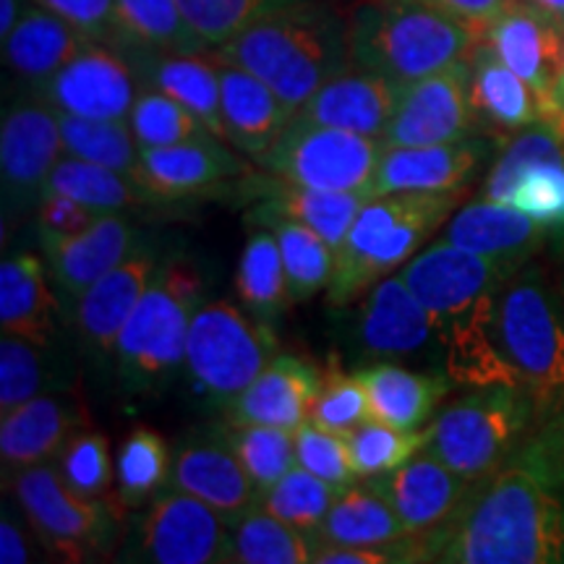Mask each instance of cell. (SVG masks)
Here are the masks:
<instances>
[{
  "label": "cell",
  "instance_id": "obj_1",
  "mask_svg": "<svg viewBox=\"0 0 564 564\" xmlns=\"http://www.w3.org/2000/svg\"><path fill=\"white\" fill-rule=\"evenodd\" d=\"M560 481L525 457H514L476 481L460 510L426 533L432 562L562 564L564 494Z\"/></svg>",
  "mask_w": 564,
  "mask_h": 564
},
{
  "label": "cell",
  "instance_id": "obj_2",
  "mask_svg": "<svg viewBox=\"0 0 564 564\" xmlns=\"http://www.w3.org/2000/svg\"><path fill=\"white\" fill-rule=\"evenodd\" d=\"M215 53L270 84L295 112L350 66L348 13L322 0H278Z\"/></svg>",
  "mask_w": 564,
  "mask_h": 564
},
{
  "label": "cell",
  "instance_id": "obj_3",
  "mask_svg": "<svg viewBox=\"0 0 564 564\" xmlns=\"http://www.w3.org/2000/svg\"><path fill=\"white\" fill-rule=\"evenodd\" d=\"M348 40L352 66L403 87L468 58L481 34L429 0H356Z\"/></svg>",
  "mask_w": 564,
  "mask_h": 564
},
{
  "label": "cell",
  "instance_id": "obj_4",
  "mask_svg": "<svg viewBox=\"0 0 564 564\" xmlns=\"http://www.w3.org/2000/svg\"><path fill=\"white\" fill-rule=\"evenodd\" d=\"M463 192H403L369 196L337 251L335 278L327 288L333 306L358 301L387 272L421 249L453 215Z\"/></svg>",
  "mask_w": 564,
  "mask_h": 564
},
{
  "label": "cell",
  "instance_id": "obj_5",
  "mask_svg": "<svg viewBox=\"0 0 564 564\" xmlns=\"http://www.w3.org/2000/svg\"><path fill=\"white\" fill-rule=\"evenodd\" d=\"M499 337L535 413L564 408V293L523 267L499 293Z\"/></svg>",
  "mask_w": 564,
  "mask_h": 564
},
{
  "label": "cell",
  "instance_id": "obj_6",
  "mask_svg": "<svg viewBox=\"0 0 564 564\" xmlns=\"http://www.w3.org/2000/svg\"><path fill=\"white\" fill-rule=\"evenodd\" d=\"M202 274L188 262L158 267L116 343L118 371L131 390L165 382L186 364L188 324L202 306Z\"/></svg>",
  "mask_w": 564,
  "mask_h": 564
},
{
  "label": "cell",
  "instance_id": "obj_7",
  "mask_svg": "<svg viewBox=\"0 0 564 564\" xmlns=\"http://www.w3.org/2000/svg\"><path fill=\"white\" fill-rule=\"evenodd\" d=\"M533 413L535 408L523 390L486 387L436 415L426 447L465 481H484L512 460Z\"/></svg>",
  "mask_w": 564,
  "mask_h": 564
},
{
  "label": "cell",
  "instance_id": "obj_8",
  "mask_svg": "<svg viewBox=\"0 0 564 564\" xmlns=\"http://www.w3.org/2000/svg\"><path fill=\"white\" fill-rule=\"evenodd\" d=\"M280 352L267 324L230 301H207L196 308L186 337V371L196 390L215 400L241 394Z\"/></svg>",
  "mask_w": 564,
  "mask_h": 564
},
{
  "label": "cell",
  "instance_id": "obj_9",
  "mask_svg": "<svg viewBox=\"0 0 564 564\" xmlns=\"http://www.w3.org/2000/svg\"><path fill=\"white\" fill-rule=\"evenodd\" d=\"M382 152V139L291 118L259 165L299 186L369 196Z\"/></svg>",
  "mask_w": 564,
  "mask_h": 564
},
{
  "label": "cell",
  "instance_id": "obj_10",
  "mask_svg": "<svg viewBox=\"0 0 564 564\" xmlns=\"http://www.w3.org/2000/svg\"><path fill=\"white\" fill-rule=\"evenodd\" d=\"M13 497L40 544L66 562L91 560L116 531V499L95 502L79 497L51 463L19 470Z\"/></svg>",
  "mask_w": 564,
  "mask_h": 564
},
{
  "label": "cell",
  "instance_id": "obj_11",
  "mask_svg": "<svg viewBox=\"0 0 564 564\" xmlns=\"http://www.w3.org/2000/svg\"><path fill=\"white\" fill-rule=\"evenodd\" d=\"M63 154L58 110L30 89L3 112L0 126V178L3 220L37 207L42 188Z\"/></svg>",
  "mask_w": 564,
  "mask_h": 564
},
{
  "label": "cell",
  "instance_id": "obj_12",
  "mask_svg": "<svg viewBox=\"0 0 564 564\" xmlns=\"http://www.w3.org/2000/svg\"><path fill=\"white\" fill-rule=\"evenodd\" d=\"M129 560L154 564L228 562L230 523L192 494L160 491L141 514Z\"/></svg>",
  "mask_w": 564,
  "mask_h": 564
},
{
  "label": "cell",
  "instance_id": "obj_13",
  "mask_svg": "<svg viewBox=\"0 0 564 564\" xmlns=\"http://www.w3.org/2000/svg\"><path fill=\"white\" fill-rule=\"evenodd\" d=\"M470 105V61L436 70L400 87V100L384 131V147H426L476 137Z\"/></svg>",
  "mask_w": 564,
  "mask_h": 564
},
{
  "label": "cell",
  "instance_id": "obj_14",
  "mask_svg": "<svg viewBox=\"0 0 564 564\" xmlns=\"http://www.w3.org/2000/svg\"><path fill=\"white\" fill-rule=\"evenodd\" d=\"M34 91L58 112L100 121H129L141 79L121 47L89 40L58 74Z\"/></svg>",
  "mask_w": 564,
  "mask_h": 564
},
{
  "label": "cell",
  "instance_id": "obj_15",
  "mask_svg": "<svg viewBox=\"0 0 564 564\" xmlns=\"http://www.w3.org/2000/svg\"><path fill=\"white\" fill-rule=\"evenodd\" d=\"M400 278L432 316L440 335L449 322L474 308L484 295L499 291L510 274L489 259L465 251L444 238L413 257Z\"/></svg>",
  "mask_w": 564,
  "mask_h": 564
},
{
  "label": "cell",
  "instance_id": "obj_16",
  "mask_svg": "<svg viewBox=\"0 0 564 564\" xmlns=\"http://www.w3.org/2000/svg\"><path fill=\"white\" fill-rule=\"evenodd\" d=\"M47 272L63 312H74L84 293L137 249V228L121 212H108L91 228L76 236L40 232Z\"/></svg>",
  "mask_w": 564,
  "mask_h": 564
},
{
  "label": "cell",
  "instance_id": "obj_17",
  "mask_svg": "<svg viewBox=\"0 0 564 564\" xmlns=\"http://www.w3.org/2000/svg\"><path fill=\"white\" fill-rule=\"evenodd\" d=\"M89 423L91 419L79 390L40 392L11 413H3L0 457L6 481L19 470L55 460L70 436L89 429Z\"/></svg>",
  "mask_w": 564,
  "mask_h": 564
},
{
  "label": "cell",
  "instance_id": "obj_18",
  "mask_svg": "<svg viewBox=\"0 0 564 564\" xmlns=\"http://www.w3.org/2000/svg\"><path fill=\"white\" fill-rule=\"evenodd\" d=\"M171 489L186 491L232 525L259 505V491L220 429L192 434L173 455Z\"/></svg>",
  "mask_w": 564,
  "mask_h": 564
},
{
  "label": "cell",
  "instance_id": "obj_19",
  "mask_svg": "<svg viewBox=\"0 0 564 564\" xmlns=\"http://www.w3.org/2000/svg\"><path fill=\"white\" fill-rule=\"evenodd\" d=\"M481 40L539 91L544 102V121L556 84L564 70V30L546 13L535 11L525 0H514L489 26Z\"/></svg>",
  "mask_w": 564,
  "mask_h": 564
},
{
  "label": "cell",
  "instance_id": "obj_20",
  "mask_svg": "<svg viewBox=\"0 0 564 564\" xmlns=\"http://www.w3.org/2000/svg\"><path fill=\"white\" fill-rule=\"evenodd\" d=\"M491 154V141L468 137L426 147H384L369 196L403 192H463Z\"/></svg>",
  "mask_w": 564,
  "mask_h": 564
},
{
  "label": "cell",
  "instance_id": "obj_21",
  "mask_svg": "<svg viewBox=\"0 0 564 564\" xmlns=\"http://www.w3.org/2000/svg\"><path fill=\"white\" fill-rule=\"evenodd\" d=\"M400 100V84L373 70L350 66L333 76L293 112L303 123L329 126L361 133V137L384 139L394 108Z\"/></svg>",
  "mask_w": 564,
  "mask_h": 564
},
{
  "label": "cell",
  "instance_id": "obj_22",
  "mask_svg": "<svg viewBox=\"0 0 564 564\" xmlns=\"http://www.w3.org/2000/svg\"><path fill=\"white\" fill-rule=\"evenodd\" d=\"M499 293L502 288L484 295L474 308L457 316L436 335L444 345L447 356L444 366L453 384L474 387V390H486V387L523 390L499 337Z\"/></svg>",
  "mask_w": 564,
  "mask_h": 564
},
{
  "label": "cell",
  "instance_id": "obj_23",
  "mask_svg": "<svg viewBox=\"0 0 564 564\" xmlns=\"http://www.w3.org/2000/svg\"><path fill=\"white\" fill-rule=\"evenodd\" d=\"M324 371L314 361L278 352L241 394L228 400V423H262L295 432L312 415V405L322 390Z\"/></svg>",
  "mask_w": 564,
  "mask_h": 564
},
{
  "label": "cell",
  "instance_id": "obj_24",
  "mask_svg": "<svg viewBox=\"0 0 564 564\" xmlns=\"http://www.w3.org/2000/svg\"><path fill=\"white\" fill-rule=\"evenodd\" d=\"M400 514L408 533L440 531L460 510L474 484L457 476L432 449L423 447L405 465L373 481Z\"/></svg>",
  "mask_w": 564,
  "mask_h": 564
},
{
  "label": "cell",
  "instance_id": "obj_25",
  "mask_svg": "<svg viewBox=\"0 0 564 564\" xmlns=\"http://www.w3.org/2000/svg\"><path fill=\"white\" fill-rule=\"evenodd\" d=\"M158 267L160 262L150 246L139 243L121 264L112 267L82 295L70 316L84 348L97 356L116 352L118 335L150 288Z\"/></svg>",
  "mask_w": 564,
  "mask_h": 564
},
{
  "label": "cell",
  "instance_id": "obj_26",
  "mask_svg": "<svg viewBox=\"0 0 564 564\" xmlns=\"http://www.w3.org/2000/svg\"><path fill=\"white\" fill-rule=\"evenodd\" d=\"M249 173L228 141L209 137L171 147H141L139 186L150 196L183 199Z\"/></svg>",
  "mask_w": 564,
  "mask_h": 564
},
{
  "label": "cell",
  "instance_id": "obj_27",
  "mask_svg": "<svg viewBox=\"0 0 564 564\" xmlns=\"http://www.w3.org/2000/svg\"><path fill=\"white\" fill-rule=\"evenodd\" d=\"M444 238L489 259L512 278L541 249L546 228L512 204L481 199L457 212Z\"/></svg>",
  "mask_w": 564,
  "mask_h": 564
},
{
  "label": "cell",
  "instance_id": "obj_28",
  "mask_svg": "<svg viewBox=\"0 0 564 564\" xmlns=\"http://www.w3.org/2000/svg\"><path fill=\"white\" fill-rule=\"evenodd\" d=\"M139 74L141 87H152L175 97L196 112L217 139L228 141L220 108V70L215 51L173 53L150 47H121Z\"/></svg>",
  "mask_w": 564,
  "mask_h": 564
},
{
  "label": "cell",
  "instance_id": "obj_29",
  "mask_svg": "<svg viewBox=\"0 0 564 564\" xmlns=\"http://www.w3.org/2000/svg\"><path fill=\"white\" fill-rule=\"evenodd\" d=\"M215 58L220 70V108L228 144L259 160L291 121L293 110L251 70L220 58L217 53Z\"/></svg>",
  "mask_w": 564,
  "mask_h": 564
},
{
  "label": "cell",
  "instance_id": "obj_30",
  "mask_svg": "<svg viewBox=\"0 0 564 564\" xmlns=\"http://www.w3.org/2000/svg\"><path fill=\"white\" fill-rule=\"evenodd\" d=\"M470 61V105L478 129L489 137L523 131L544 123V102L539 91L518 76L484 40L468 55Z\"/></svg>",
  "mask_w": 564,
  "mask_h": 564
},
{
  "label": "cell",
  "instance_id": "obj_31",
  "mask_svg": "<svg viewBox=\"0 0 564 564\" xmlns=\"http://www.w3.org/2000/svg\"><path fill=\"white\" fill-rule=\"evenodd\" d=\"M47 262L37 253L21 251L0 264V324L3 333L26 337L40 348H51L58 333L55 314L58 293L51 288Z\"/></svg>",
  "mask_w": 564,
  "mask_h": 564
},
{
  "label": "cell",
  "instance_id": "obj_32",
  "mask_svg": "<svg viewBox=\"0 0 564 564\" xmlns=\"http://www.w3.org/2000/svg\"><path fill=\"white\" fill-rule=\"evenodd\" d=\"M87 42V34L32 0L13 32L3 40V61L21 82L30 84V89H37Z\"/></svg>",
  "mask_w": 564,
  "mask_h": 564
},
{
  "label": "cell",
  "instance_id": "obj_33",
  "mask_svg": "<svg viewBox=\"0 0 564 564\" xmlns=\"http://www.w3.org/2000/svg\"><path fill=\"white\" fill-rule=\"evenodd\" d=\"M358 335L364 350L371 356H405L421 350L436 329L432 316L398 274L379 282L371 291Z\"/></svg>",
  "mask_w": 564,
  "mask_h": 564
},
{
  "label": "cell",
  "instance_id": "obj_34",
  "mask_svg": "<svg viewBox=\"0 0 564 564\" xmlns=\"http://www.w3.org/2000/svg\"><path fill=\"white\" fill-rule=\"evenodd\" d=\"M369 394L371 419L390 423L398 429H423V423L434 419L444 394L453 390V379L434 377V373H415L403 366L379 364L358 371Z\"/></svg>",
  "mask_w": 564,
  "mask_h": 564
},
{
  "label": "cell",
  "instance_id": "obj_35",
  "mask_svg": "<svg viewBox=\"0 0 564 564\" xmlns=\"http://www.w3.org/2000/svg\"><path fill=\"white\" fill-rule=\"evenodd\" d=\"M408 528L377 486H345L333 510L312 533L314 546H387L405 539Z\"/></svg>",
  "mask_w": 564,
  "mask_h": 564
},
{
  "label": "cell",
  "instance_id": "obj_36",
  "mask_svg": "<svg viewBox=\"0 0 564 564\" xmlns=\"http://www.w3.org/2000/svg\"><path fill=\"white\" fill-rule=\"evenodd\" d=\"M249 223L270 228L274 238H278L293 303H303L319 295L322 291H327L329 282L335 278L337 253L319 232L262 209H253L249 215Z\"/></svg>",
  "mask_w": 564,
  "mask_h": 564
},
{
  "label": "cell",
  "instance_id": "obj_37",
  "mask_svg": "<svg viewBox=\"0 0 564 564\" xmlns=\"http://www.w3.org/2000/svg\"><path fill=\"white\" fill-rule=\"evenodd\" d=\"M236 293L246 312L267 324H274L293 306L278 238L270 228L253 230L246 238L236 270Z\"/></svg>",
  "mask_w": 564,
  "mask_h": 564
},
{
  "label": "cell",
  "instance_id": "obj_38",
  "mask_svg": "<svg viewBox=\"0 0 564 564\" xmlns=\"http://www.w3.org/2000/svg\"><path fill=\"white\" fill-rule=\"evenodd\" d=\"M369 196L352 192H322V188L299 186V183L280 181L274 183L267 199L257 209L272 212V215L288 217L306 228L319 232V236L333 246L335 253L348 238L350 225L356 220L358 209Z\"/></svg>",
  "mask_w": 564,
  "mask_h": 564
},
{
  "label": "cell",
  "instance_id": "obj_39",
  "mask_svg": "<svg viewBox=\"0 0 564 564\" xmlns=\"http://www.w3.org/2000/svg\"><path fill=\"white\" fill-rule=\"evenodd\" d=\"M112 45L209 53V47L186 24L175 0H116V40Z\"/></svg>",
  "mask_w": 564,
  "mask_h": 564
},
{
  "label": "cell",
  "instance_id": "obj_40",
  "mask_svg": "<svg viewBox=\"0 0 564 564\" xmlns=\"http://www.w3.org/2000/svg\"><path fill=\"white\" fill-rule=\"evenodd\" d=\"M314 539L274 518L262 505L230 525L228 562L238 564H308L314 562Z\"/></svg>",
  "mask_w": 564,
  "mask_h": 564
},
{
  "label": "cell",
  "instance_id": "obj_41",
  "mask_svg": "<svg viewBox=\"0 0 564 564\" xmlns=\"http://www.w3.org/2000/svg\"><path fill=\"white\" fill-rule=\"evenodd\" d=\"M51 194L68 196V199L87 204V207L102 212V215H108V212H126L150 196L129 175L95 165V162L68 158V154L55 162L51 175H47L42 196Z\"/></svg>",
  "mask_w": 564,
  "mask_h": 564
},
{
  "label": "cell",
  "instance_id": "obj_42",
  "mask_svg": "<svg viewBox=\"0 0 564 564\" xmlns=\"http://www.w3.org/2000/svg\"><path fill=\"white\" fill-rule=\"evenodd\" d=\"M63 154L110 167L139 183L141 147L129 121H100L58 112Z\"/></svg>",
  "mask_w": 564,
  "mask_h": 564
},
{
  "label": "cell",
  "instance_id": "obj_43",
  "mask_svg": "<svg viewBox=\"0 0 564 564\" xmlns=\"http://www.w3.org/2000/svg\"><path fill=\"white\" fill-rule=\"evenodd\" d=\"M171 468L167 442L150 426H133L121 442L116 460L118 505L131 510L150 505L165 486H171Z\"/></svg>",
  "mask_w": 564,
  "mask_h": 564
},
{
  "label": "cell",
  "instance_id": "obj_44",
  "mask_svg": "<svg viewBox=\"0 0 564 564\" xmlns=\"http://www.w3.org/2000/svg\"><path fill=\"white\" fill-rule=\"evenodd\" d=\"M220 432L257 486L259 499L295 465V436L288 429L262 426V423H225Z\"/></svg>",
  "mask_w": 564,
  "mask_h": 564
},
{
  "label": "cell",
  "instance_id": "obj_45",
  "mask_svg": "<svg viewBox=\"0 0 564 564\" xmlns=\"http://www.w3.org/2000/svg\"><path fill=\"white\" fill-rule=\"evenodd\" d=\"M129 126L139 147H171L215 137L196 112L152 87H141L129 112Z\"/></svg>",
  "mask_w": 564,
  "mask_h": 564
},
{
  "label": "cell",
  "instance_id": "obj_46",
  "mask_svg": "<svg viewBox=\"0 0 564 564\" xmlns=\"http://www.w3.org/2000/svg\"><path fill=\"white\" fill-rule=\"evenodd\" d=\"M337 494L335 484L324 481V478L314 476L312 470L301 468L299 463L272 486L270 491L259 499V505L274 518L285 520L299 528L303 533H314L316 528L324 523L329 510H333Z\"/></svg>",
  "mask_w": 564,
  "mask_h": 564
},
{
  "label": "cell",
  "instance_id": "obj_47",
  "mask_svg": "<svg viewBox=\"0 0 564 564\" xmlns=\"http://www.w3.org/2000/svg\"><path fill=\"white\" fill-rule=\"evenodd\" d=\"M358 478H379L398 470L429 444V429H398L369 419L348 434Z\"/></svg>",
  "mask_w": 564,
  "mask_h": 564
},
{
  "label": "cell",
  "instance_id": "obj_48",
  "mask_svg": "<svg viewBox=\"0 0 564 564\" xmlns=\"http://www.w3.org/2000/svg\"><path fill=\"white\" fill-rule=\"evenodd\" d=\"M564 158V139L549 123H535L528 129L518 131L507 139L505 150L499 152L497 162L491 165L489 175L484 183L481 199L489 202H510V194L528 167L544 160H562Z\"/></svg>",
  "mask_w": 564,
  "mask_h": 564
},
{
  "label": "cell",
  "instance_id": "obj_49",
  "mask_svg": "<svg viewBox=\"0 0 564 564\" xmlns=\"http://www.w3.org/2000/svg\"><path fill=\"white\" fill-rule=\"evenodd\" d=\"M58 470L70 489L84 499L105 502L112 499L116 484V465H112L110 440L100 432L82 429L68 440L58 455Z\"/></svg>",
  "mask_w": 564,
  "mask_h": 564
},
{
  "label": "cell",
  "instance_id": "obj_50",
  "mask_svg": "<svg viewBox=\"0 0 564 564\" xmlns=\"http://www.w3.org/2000/svg\"><path fill=\"white\" fill-rule=\"evenodd\" d=\"M371 419L369 394L358 373H345L337 361H329L324 369L322 390L316 394L308 421L327 432L348 436L361 423Z\"/></svg>",
  "mask_w": 564,
  "mask_h": 564
},
{
  "label": "cell",
  "instance_id": "obj_51",
  "mask_svg": "<svg viewBox=\"0 0 564 564\" xmlns=\"http://www.w3.org/2000/svg\"><path fill=\"white\" fill-rule=\"evenodd\" d=\"M175 3L196 37L209 51H217L278 0H175Z\"/></svg>",
  "mask_w": 564,
  "mask_h": 564
},
{
  "label": "cell",
  "instance_id": "obj_52",
  "mask_svg": "<svg viewBox=\"0 0 564 564\" xmlns=\"http://www.w3.org/2000/svg\"><path fill=\"white\" fill-rule=\"evenodd\" d=\"M37 343L3 333L0 340V413H11L45 384V358Z\"/></svg>",
  "mask_w": 564,
  "mask_h": 564
},
{
  "label": "cell",
  "instance_id": "obj_53",
  "mask_svg": "<svg viewBox=\"0 0 564 564\" xmlns=\"http://www.w3.org/2000/svg\"><path fill=\"white\" fill-rule=\"evenodd\" d=\"M295 436V463L301 468L312 470L314 476L324 481L335 484L337 489H345L356 481V465H352L348 436L327 432V429L316 426L306 421L293 432Z\"/></svg>",
  "mask_w": 564,
  "mask_h": 564
},
{
  "label": "cell",
  "instance_id": "obj_54",
  "mask_svg": "<svg viewBox=\"0 0 564 564\" xmlns=\"http://www.w3.org/2000/svg\"><path fill=\"white\" fill-rule=\"evenodd\" d=\"M544 228L564 230V158L535 162L514 183L510 202Z\"/></svg>",
  "mask_w": 564,
  "mask_h": 564
},
{
  "label": "cell",
  "instance_id": "obj_55",
  "mask_svg": "<svg viewBox=\"0 0 564 564\" xmlns=\"http://www.w3.org/2000/svg\"><path fill=\"white\" fill-rule=\"evenodd\" d=\"M34 3L58 13L89 40H116V0H34Z\"/></svg>",
  "mask_w": 564,
  "mask_h": 564
},
{
  "label": "cell",
  "instance_id": "obj_56",
  "mask_svg": "<svg viewBox=\"0 0 564 564\" xmlns=\"http://www.w3.org/2000/svg\"><path fill=\"white\" fill-rule=\"evenodd\" d=\"M34 209H37V230L55 232V236H76V232L91 228L102 217V212L58 194L42 196Z\"/></svg>",
  "mask_w": 564,
  "mask_h": 564
},
{
  "label": "cell",
  "instance_id": "obj_57",
  "mask_svg": "<svg viewBox=\"0 0 564 564\" xmlns=\"http://www.w3.org/2000/svg\"><path fill=\"white\" fill-rule=\"evenodd\" d=\"M436 9L447 11L449 17L465 21L468 26L481 34L494 19L505 9H510L514 0H429Z\"/></svg>",
  "mask_w": 564,
  "mask_h": 564
},
{
  "label": "cell",
  "instance_id": "obj_58",
  "mask_svg": "<svg viewBox=\"0 0 564 564\" xmlns=\"http://www.w3.org/2000/svg\"><path fill=\"white\" fill-rule=\"evenodd\" d=\"M0 562L3 564H26L32 562V546L26 541L24 528L17 518L3 512L0 518Z\"/></svg>",
  "mask_w": 564,
  "mask_h": 564
},
{
  "label": "cell",
  "instance_id": "obj_59",
  "mask_svg": "<svg viewBox=\"0 0 564 564\" xmlns=\"http://www.w3.org/2000/svg\"><path fill=\"white\" fill-rule=\"evenodd\" d=\"M24 0H0V40L9 37L19 19L24 17Z\"/></svg>",
  "mask_w": 564,
  "mask_h": 564
},
{
  "label": "cell",
  "instance_id": "obj_60",
  "mask_svg": "<svg viewBox=\"0 0 564 564\" xmlns=\"http://www.w3.org/2000/svg\"><path fill=\"white\" fill-rule=\"evenodd\" d=\"M544 123L552 126V129L564 139V70H562V76H560V84H556V89H554L552 102H549L546 121Z\"/></svg>",
  "mask_w": 564,
  "mask_h": 564
},
{
  "label": "cell",
  "instance_id": "obj_61",
  "mask_svg": "<svg viewBox=\"0 0 564 564\" xmlns=\"http://www.w3.org/2000/svg\"><path fill=\"white\" fill-rule=\"evenodd\" d=\"M525 3L533 6L535 11L546 13L549 19L556 21L564 30V0H525Z\"/></svg>",
  "mask_w": 564,
  "mask_h": 564
},
{
  "label": "cell",
  "instance_id": "obj_62",
  "mask_svg": "<svg viewBox=\"0 0 564 564\" xmlns=\"http://www.w3.org/2000/svg\"><path fill=\"white\" fill-rule=\"evenodd\" d=\"M560 413H562V415H560V419H556V423H560V426L564 429V408H562V411H560Z\"/></svg>",
  "mask_w": 564,
  "mask_h": 564
}]
</instances>
